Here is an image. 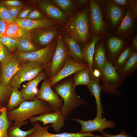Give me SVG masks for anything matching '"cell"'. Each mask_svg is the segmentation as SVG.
<instances>
[{"mask_svg":"<svg viewBox=\"0 0 137 137\" xmlns=\"http://www.w3.org/2000/svg\"><path fill=\"white\" fill-rule=\"evenodd\" d=\"M116 4L126 9L130 8L133 0H111Z\"/></svg>","mask_w":137,"mask_h":137,"instance_id":"40","label":"cell"},{"mask_svg":"<svg viewBox=\"0 0 137 137\" xmlns=\"http://www.w3.org/2000/svg\"><path fill=\"white\" fill-rule=\"evenodd\" d=\"M89 8L88 3L83 9L69 17L63 25V30L68 36L83 45L89 43L92 40L89 30Z\"/></svg>","mask_w":137,"mask_h":137,"instance_id":"1","label":"cell"},{"mask_svg":"<svg viewBox=\"0 0 137 137\" xmlns=\"http://www.w3.org/2000/svg\"><path fill=\"white\" fill-rule=\"evenodd\" d=\"M7 24L5 36L16 39L23 38L31 39V34L30 31L23 28L15 22Z\"/></svg>","mask_w":137,"mask_h":137,"instance_id":"26","label":"cell"},{"mask_svg":"<svg viewBox=\"0 0 137 137\" xmlns=\"http://www.w3.org/2000/svg\"><path fill=\"white\" fill-rule=\"evenodd\" d=\"M2 107V106H0V109H1L2 108V107ZM1 111H0V115L1 114Z\"/></svg>","mask_w":137,"mask_h":137,"instance_id":"49","label":"cell"},{"mask_svg":"<svg viewBox=\"0 0 137 137\" xmlns=\"http://www.w3.org/2000/svg\"><path fill=\"white\" fill-rule=\"evenodd\" d=\"M32 42L31 39L28 38L17 39L16 48L18 52L27 53L39 49Z\"/></svg>","mask_w":137,"mask_h":137,"instance_id":"31","label":"cell"},{"mask_svg":"<svg viewBox=\"0 0 137 137\" xmlns=\"http://www.w3.org/2000/svg\"><path fill=\"white\" fill-rule=\"evenodd\" d=\"M12 56L11 52L5 45L0 42V62H3Z\"/></svg>","mask_w":137,"mask_h":137,"instance_id":"37","label":"cell"},{"mask_svg":"<svg viewBox=\"0 0 137 137\" xmlns=\"http://www.w3.org/2000/svg\"><path fill=\"white\" fill-rule=\"evenodd\" d=\"M102 137H131L130 134H127L126 131L123 130L118 134L113 135L104 132L101 133Z\"/></svg>","mask_w":137,"mask_h":137,"instance_id":"42","label":"cell"},{"mask_svg":"<svg viewBox=\"0 0 137 137\" xmlns=\"http://www.w3.org/2000/svg\"><path fill=\"white\" fill-rule=\"evenodd\" d=\"M88 18L91 35L104 36L108 33L101 8L97 0H89Z\"/></svg>","mask_w":137,"mask_h":137,"instance_id":"7","label":"cell"},{"mask_svg":"<svg viewBox=\"0 0 137 137\" xmlns=\"http://www.w3.org/2000/svg\"><path fill=\"white\" fill-rule=\"evenodd\" d=\"M22 62L12 55L10 58L1 63L0 83L9 85L11 79L18 71Z\"/></svg>","mask_w":137,"mask_h":137,"instance_id":"19","label":"cell"},{"mask_svg":"<svg viewBox=\"0 0 137 137\" xmlns=\"http://www.w3.org/2000/svg\"><path fill=\"white\" fill-rule=\"evenodd\" d=\"M29 123V121H26L18 124L12 123L8 130V137H27L33 133L35 130L33 127L26 131L22 130L20 128L21 126Z\"/></svg>","mask_w":137,"mask_h":137,"instance_id":"29","label":"cell"},{"mask_svg":"<svg viewBox=\"0 0 137 137\" xmlns=\"http://www.w3.org/2000/svg\"><path fill=\"white\" fill-rule=\"evenodd\" d=\"M108 33L113 34L126 14L127 10L111 0H98Z\"/></svg>","mask_w":137,"mask_h":137,"instance_id":"4","label":"cell"},{"mask_svg":"<svg viewBox=\"0 0 137 137\" xmlns=\"http://www.w3.org/2000/svg\"><path fill=\"white\" fill-rule=\"evenodd\" d=\"M53 3L68 17L74 15L77 5L76 1L52 0Z\"/></svg>","mask_w":137,"mask_h":137,"instance_id":"28","label":"cell"},{"mask_svg":"<svg viewBox=\"0 0 137 137\" xmlns=\"http://www.w3.org/2000/svg\"><path fill=\"white\" fill-rule=\"evenodd\" d=\"M54 112L47 102L41 99H35L31 101H25L19 107L7 111V115L10 121L17 124L29 119L36 115Z\"/></svg>","mask_w":137,"mask_h":137,"instance_id":"2","label":"cell"},{"mask_svg":"<svg viewBox=\"0 0 137 137\" xmlns=\"http://www.w3.org/2000/svg\"><path fill=\"white\" fill-rule=\"evenodd\" d=\"M33 10L32 8L30 7L22 9L17 16V19L22 20L25 19Z\"/></svg>","mask_w":137,"mask_h":137,"instance_id":"43","label":"cell"},{"mask_svg":"<svg viewBox=\"0 0 137 137\" xmlns=\"http://www.w3.org/2000/svg\"><path fill=\"white\" fill-rule=\"evenodd\" d=\"M45 68L44 64L32 61L22 62L16 73L11 79L9 85L21 89L24 81H29L37 76Z\"/></svg>","mask_w":137,"mask_h":137,"instance_id":"6","label":"cell"},{"mask_svg":"<svg viewBox=\"0 0 137 137\" xmlns=\"http://www.w3.org/2000/svg\"><path fill=\"white\" fill-rule=\"evenodd\" d=\"M6 6L11 7H23L24 3L21 1L17 0H6L1 1Z\"/></svg>","mask_w":137,"mask_h":137,"instance_id":"41","label":"cell"},{"mask_svg":"<svg viewBox=\"0 0 137 137\" xmlns=\"http://www.w3.org/2000/svg\"><path fill=\"white\" fill-rule=\"evenodd\" d=\"M133 52L131 48V44H130L120 54L112 64L119 73L122 67Z\"/></svg>","mask_w":137,"mask_h":137,"instance_id":"32","label":"cell"},{"mask_svg":"<svg viewBox=\"0 0 137 137\" xmlns=\"http://www.w3.org/2000/svg\"><path fill=\"white\" fill-rule=\"evenodd\" d=\"M130 9L135 21L137 20V0H133L131 5Z\"/></svg>","mask_w":137,"mask_h":137,"instance_id":"44","label":"cell"},{"mask_svg":"<svg viewBox=\"0 0 137 137\" xmlns=\"http://www.w3.org/2000/svg\"><path fill=\"white\" fill-rule=\"evenodd\" d=\"M90 80L89 69L81 70L75 73L73 80L74 86L76 88L79 85H87Z\"/></svg>","mask_w":137,"mask_h":137,"instance_id":"34","label":"cell"},{"mask_svg":"<svg viewBox=\"0 0 137 137\" xmlns=\"http://www.w3.org/2000/svg\"><path fill=\"white\" fill-rule=\"evenodd\" d=\"M63 40L68 48L69 56L76 62L87 64L83 57L81 48L78 42L74 39L67 36L63 37Z\"/></svg>","mask_w":137,"mask_h":137,"instance_id":"25","label":"cell"},{"mask_svg":"<svg viewBox=\"0 0 137 137\" xmlns=\"http://www.w3.org/2000/svg\"><path fill=\"white\" fill-rule=\"evenodd\" d=\"M103 39L96 43L92 60L93 69H97L100 72L107 59L106 47Z\"/></svg>","mask_w":137,"mask_h":137,"instance_id":"22","label":"cell"},{"mask_svg":"<svg viewBox=\"0 0 137 137\" xmlns=\"http://www.w3.org/2000/svg\"><path fill=\"white\" fill-rule=\"evenodd\" d=\"M25 101L18 88L12 87L11 94L7 106V111L19 107Z\"/></svg>","mask_w":137,"mask_h":137,"instance_id":"30","label":"cell"},{"mask_svg":"<svg viewBox=\"0 0 137 137\" xmlns=\"http://www.w3.org/2000/svg\"><path fill=\"white\" fill-rule=\"evenodd\" d=\"M131 41V46L133 52L137 51V35L135 34L132 37Z\"/></svg>","mask_w":137,"mask_h":137,"instance_id":"46","label":"cell"},{"mask_svg":"<svg viewBox=\"0 0 137 137\" xmlns=\"http://www.w3.org/2000/svg\"><path fill=\"white\" fill-rule=\"evenodd\" d=\"M56 39V46L49 67L50 78L54 76L62 68L69 54L68 48L61 35H58Z\"/></svg>","mask_w":137,"mask_h":137,"instance_id":"9","label":"cell"},{"mask_svg":"<svg viewBox=\"0 0 137 137\" xmlns=\"http://www.w3.org/2000/svg\"><path fill=\"white\" fill-rule=\"evenodd\" d=\"M29 120V123L32 124L36 121H40L43 123V126L51 123L54 131L57 133L64 125L65 120L60 110L33 116Z\"/></svg>","mask_w":137,"mask_h":137,"instance_id":"17","label":"cell"},{"mask_svg":"<svg viewBox=\"0 0 137 137\" xmlns=\"http://www.w3.org/2000/svg\"><path fill=\"white\" fill-rule=\"evenodd\" d=\"M55 90L64 101L60 111L65 120L75 108L81 105H87V103L81 98L76 93L72 79L57 85Z\"/></svg>","mask_w":137,"mask_h":137,"instance_id":"3","label":"cell"},{"mask_svg":"<svg viewBox=\"0 0 137 137\" xmlns=\"http://www.w3.org/2000/svg\"><path fill=\"white\" fill-rule=\"evenodd\" d=\"M88 67L87 64L76 62L68 56L62 68L54 76L48 79L50 85L52 87L65 78Z\"/></svg>","mask_w":137,"mask_h":137,"instance_id":"14","label":"cell"},{"mask_svg":"<svg viewBox=\"0 0 137 137\" xmlns=\"http://www.w3.org/2000/svg\"><path fill=\"white\" fill-rule=\"evenodd\" d=\"M94 137V136H92V137L87 136V137Z\"/></svg>","mask_w":137,"mask_h":137,"instance_id":"50","label":"cell"},{"mask_svg":"<svg viewBox=\"0 0 137 137\" xmlns=\"http://www.w3.org/2000/svg\"><path fill=\"white\" fill-rule=\"evenodd\" d=\"M30 31L32 41L43 48L56 38L58 35L59 29L56 26L49 28L34 29Z\"/></svg>","mask_w":137,"mask_h":137,"instance_id":"13","label":"cell"},{"mask_svg":"<svg viewBox=\"0 0 137 137\" xmlns=\"http://www.w3.org/2000/svg\"><path fill=\"white\" fill-rule=\"evenodd\" d=\"M77 6L79 8L85 7L88 3L89 0H78L76 1Z\"/></svg>","mask_w":137,"mask_h":137,"instance_id":"47","label":"cell"},{"mask_svg":"<svg viewBox=\"0 0 137 137\" xmlns=\"http://www.w3.org/2000/svg\"><path fill=\"white\" fill-rule=\"evenodd\" d=\"M12 88L10 85L0 83V106L4 107L7 106Z\"/></svg>","mask_w":137,"mask_h":137,"instance_id":"35","label":"cell"},{"mask_svg":"<svg viewBox=\"0 0 137 137\" xmlns=\"http://www.w3.org/2000/svg\"><path fill=\"white\" fill-rule=\"evenodd\" d=\"M45 18L43 14L38 9L33 10L25 19L31 20H38Z\"/></svg>","mask_w":137,"mask_h":137,"instance_id":"38","label":"cell"},{"mask_svg":"<svg viewBox=\"0 0 137 137\" xmlns=\"http://www.w3.org/2000/svg\"><path fill=\"white\" fill-rule=\"evenodd\" d=\"M7 26V23L0 18V39L5 36Z\"/></svg>","mask_w":137,"mask_h":137,"instance_id":"45","label":"cell"},{"mask_svg":"<svg viewBox=\"0 0 137 137\" xmlns=\"http://www.w3.org/2000/svg\"><path fill=\"white\" fill-rule=\"evenodd\" d=\"M35 99L42 100L52 107L55 112L60 110L63 105L62 99L52 89L49 79H45L38 90Z\"/></svg>","mask_w":137,"mask_h":137,"instance_id":"11","label":"cell"},{"mask_svg":"<svg viewBox=\"0 0 137 137\" xmlns=\"http://www.w3.org/2000/svg\"><path fill=\"white\" fill-rule=\"evenodd\" d=\"M33 127L35 131L27 137H85L87 136L102 137L101 135L94 134L91 132L75 133L64 132L57 134H53L49 132L48 129L50 126L47 124L45 127L42 126L39 121H36L32 124Z\"/></svg>","mask_w":137,"mask_h":137,"instance_id":"16","label":"cell"},{"mask_svg":"<svg viewBox=\"0 0 137 137\" xmlns=\"http://www.w3.org/2000/svg\"><path fill=\"white\" fill-rule=\"evenodd\" d=\"M55 40L46 46L36 51L27 53L18 52L13 55L22 62L32 61L44 64L50 61L53 56L57 44Z\"/></svg>","mask_w":137,"mask_h":137,"instance_id":"8","label":"cell"},{"mask_svg":"<svg viewBox=\"0 0 137 137\" xmlns=\"http://www.w3.org/2000/svg\"><path fill=\"white\" fill-rule=\"evenodd\" d=\"M99 79L93 78L91 79L87 87L91 94L94 96L95 98L97 106L96 116L102 117V115L104 114L102 103L100 98V92L103 89V87L100 83Z\"/></svg>","mask_w":137,"mask_h":137,"instance_id":"24","label":"cell"},{"mask_svg":"<svg viewBox=\"0 0 137 137\" xmlns=\"http://www.w3.org/2000/svg\"><path fill=\"white\" fill-rule=\"evenodd\" d=\"M100 80L104 93L117 96L121 95L118 89L124 83L125 79L121 77L112 64L107 59L101 72Z\"/></svg>","mask_w":137,"mask_h":137,"instance_id":"5","label":"cell"},{"mask_svg":"<svg viewBox=\"0 0 137 137\" xmlns=\"http://www.w3.org/2000/svg\"><path fill=\"white\" fill-rule=\"evenodd\" d=\"M137 70V51L133 52L122 67L119 74L125 79L132 77Z\"/></svg>","mask_w":137,"mask_h":137,"instance_id":"27","label":"cell"},{"mask_svg":"<svg viewBox=\"0 0 137 137\" xmlns=\"http://www.w3.org/2000/svg\"><path fill=\"white\" fill-rule=\"evenodd\" d=\"M135 21L130 9H127L125 15L113 34L131 41L136 30Z\"/></svg>","mask_w":137,"mask_h":137,"instance_id":"18","label":"cell"},{"mask_svg":"<svg viewBox=\"0 0 137 137\" xmlns=\"http://www.w3.org/2000/svg\"><path fill=\"white\" fill-rule=\"evenodd\" d=\"M105 36L93 35L91 41L88 44L83 45L81 48L83 57L85 61L88 65L90 78L92 77L93 70L92 60L95 44L98 41L103 39Z\"/></svg>","mask_w":137,"mask_h":137,"instance_id":"23","label":"cell"},{"mask_svg":"<svg viewBox=\"0 0 137 137\" xmlns=\"http://www.w3.org/2000/svg\"><path fill=\"white\" fill-rule=\"evenodd\" d=\"M39 8L48 17L58 24L62 25L67 22L68 17L52 1V0H43L36 1Z\"/></svg>","mask_w":137,"mask_h":137,"instance_id":"15","label":"cell"},{"mask_svg":"<svg viewBox=\"0 0 137 137\" xmlns=\"http://www.w3.org/2000/svg\"><path fill=\"white\" fill-rule=\"evenodd\" d=\"M1 74V63L0 62V75Z\"/></svg>","mask_w":137,"mask_h":137,"instance_id":"48","label":"cell"},{"mask_svg":"<svg viewBox=\"0 0 137 137\" xmlns=\"http://www.w3.org/2000/svg\"><path fill=\"white\" fill-rule=\"evenodd\" d=\"M15 22L23 28L29 31L36 29L52 27L58 24L47 17L38 20L16 19Z\"/></svg>","mask_w":137,"mask_h":137,"instance_id":"20","label":"cell"},{"mask_svg":"<svg viewBox=\"0 0 137 137\" xmlns=\"http://www.w3.org/2000/svg\"><path fill=\"white\" fill-rule=\"evenodd\" d=\"M46 77L45 74L42 71L23 85L20 91L25 101H31L35 99L38 91V85L42 80H45Z\"/></svg>","mask_w":137,"mask_h":137,"instance_id":"21","label":"cell"},{"mask_svg":"<svg viewBox=\"0 0 137 137\" xmlns=\"http://www.w3.org/2000/svg\"><path fill=\"white\" fill-rule=\"evenodd\" d=\"M70 119L79 123L81 125V133L91 132L94 131H98L101 133L106 128H113L116 125L113 122L109 121L104 117H100L96 116L94 119L88 121L82 120L80 118H69Z\"/></svg>","mask_w":137,"mask_h":137,"instance_id":"12","label":"cell"},{"mask_svg":"<svg viewBox=\"0 0 137 137\" xmlns=\"http://www.w3.org/2000/svg\"><path fill=\"white\" fill-rule=\"evenodd\" d=\"M0 111V137H8V130L12 123L7 116V106L2 107Z\"/></svg>","mask_w":137,"mask_h":137,"instance_id":"33","label":"cell"},{"mask_svg":"<svg viewBox=\"0 0 137 137\" xmlns=\"http://www.w3.org/2000/svg\"><path fill=\"white\" fill-rule=\"evenodd\" d=\"M0 18L6 23L14 22L9 10L1 1H0Z\"/></svg>","mask_w":137,"mask_h":137,"instance_id":"36","label":"cell"},{"mask_svg":"<svg viewBox=\"0 0 137 137\" xmlns=\"http://www.w3.org/2000/svg\"><path fill=\"white\" fill-rule=\"evenodd\" d=\"M106 48V56L108 61L112 64L120 54L130 44L128 39L108 33L103 39Z\"/></svg>","mask_w":137,"mask_h":137,"instance_id":"10","label":"cell"},{"mask_svg":"<svg viewBox=\"0 0 137 137\" xmlns=\"http://www.w3.org/2000/svg\"><path fill=\"white\" fill-rule=\"evenodd\" d=\"M6 6L10 11L11 16L15 22L17 19V16L23 9V7Z\"/></svg>","mask_w":137,"mask_h":137,"instance_id":"39","label":"cell"}]
</instances>
